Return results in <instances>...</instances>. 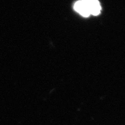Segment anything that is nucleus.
<instances>
[{"label":"nucleus","mask_w":125,"mask_h":125,"mask_svg":"<svg viewBox=\"0 0 125 125\" xmlns=\"http://www.w3.org/2000/svg\"><path fill=\"white\" fill-rule=\"evenodd\" d=\"M83 2L87 5L90 14L96 16L100 13L101 7L98 0H86Z\"/></svg>","instance_id":"obj_1"},{"label":"nucleus","mask_w":125,"mask_h":125,"mask_svg":"<svg viewBox=\"0 0 125 125\" xmlns=\"http://www.w3.org/2000/svg\"><path fill=\"white\" fill-rule=\"evenodd\" d=\"M74 9L84 17H88L90 15L87 5L81 0L76 2L74 5Z\"/></svg>","instance_id":"obj_2"},{"label":"nucleus","mask_w":125,"mask_h":125,"mask_svg":"<svg viewBox=\"0 0 125 125\" xmlns=\"http://www.w3.org/2000/svg\"><path fill=\"white\" fill-rule=\"evenodd\" d=\"M81 1H83V2H84V1H86V0H81Z\"/></svg>","instance_id":"obj_3"}]
</instances>
